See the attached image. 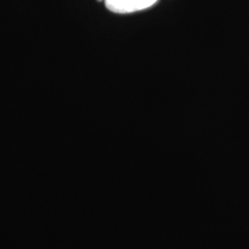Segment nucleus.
<instances>
[{"label": "nucleus", "instance_id": "1", "mask_svg": "<svg viewBox=\"0 0 249 249\" xmlns=\"http://www.w3.org/2000/svg\"><path fill=\"white\" fill-rule=\"evenodd\" d=\"M157 0H105L107 9L118 14H126L148 9Z\"/></svg>", "mask_w": 249, "mask_h": 249}]
</instances>
